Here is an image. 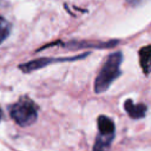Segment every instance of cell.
Here are the masks:
<instances>
[{"instance_id": "obj_1", "label": "cell", "mask_w": 151, "mask_h": 151, "mask_svg": "<svg viewBox=\"0 0 151 151\" xmlns=\"http://www.w3.org/2000/svg\"><path fill=\"white\" fill-rule=\"evenodd\" d=\"M123 61V53L120 51L111 53L105 63L103 64L96 80H94V92L103 93L105 92L111 84L122 74L120 65Z\"/></svg>"}, {"instance_id": "obj_2", "label": "cell", "mask_w": 151, "mask_h": 151, "mask_svg": "<svg viewBox=\"0 0 151 151\" xmlns=\"http://www.w3.org/2000/svg\"><path fill=\"white\" fill-rule=\"evenodd\" d=\"M8 111L14 122L20 126H28L38 118V107L28 97H21L8 107Z\"/></svg>"}, {"instance_id": "obj_3", "label": "cell", "mask_w": 151, "mask_h": 151, "mask_svg": "<svg viewBox=\"0 0 151 151\" xmlns=\"http://www.w3.org/2000/svg\"><path fill=\"white\" fill-rule=\"evenodd\" d=\"M86 55H88V52L87 53H84V54H80V55H76V57H70V58H39V59H34V60H31L28 63H24V64H20L19 65V68L24 72V73H29V72H33L35 70H39V68H42L52 63H61V61H73V60H78V59H83L85 58Z\"/></svg>"}, {"instance_id": "obj_4", "label": "cell", "mask_w": 151, "mask_h": 151, "mask_svg": "<svg viewBox=\"0 0 151 151\" xmlns=\"http://www.w3.org/2000/svg\"><path fill=\"white\" fill-rule=\"evenodd\" d=\"M119 41L118 40H111V41H106V42H88V41H70L67 44H65L64 46L67 48H72V50H78V48H109L112 47L114 45H117Z\"/></svg>"}, {"instance_id": "obj_5", "label": "cell", "mask_w": 151, "mask_h": 151, "mask_svg": "<svg viewBox=\"0 0 151 151\" xmlns=\"http://www.w3.org/2000/svg\"><path fill=\"white\" fill-rule=\"evenodd\" d=\"M124 109L126 113L132 118V119H140L144 118L147 111L146 105L144 104H134L131 99H126L124 103Z\"/></svg>"}, {"instance_id": "obj_6", "label": "cell", "mask_w": 151, "mask_h": 151, "mask_svg": "<svg viewBox=\"0 0 151 151\" xmlns=\"http://www.w3.org/2000/svg\"><path fill=\"white\" fill-rule=\"evenodd\" d=\"M97 124H98V133L99 134H104V136H114V123L111 118L106 117V116H99L97 119Z\"/></svg>"}, {"instance_id": "obj_7", "label": "cell", "mask_w": 151, "mask_h": 151, "mask_svg": "<svg viewBox=\"0 0 151 151\" xmlns=\"http://www.w3.org/2000/svg\"><path fill=\"white\" fill-rule=\"evenodd\" d=\"M139 64L144 74H151V45L143 46L139 50Z\"/></svg>"}, {"instance_id": "obj_8", "label": "cell", "mask_w": 151, "mask_h": 151, "mask_svg": "<svg viewBox=\"0 0 151 151\" xmlns=\"http://www.w3.org/2000/svg\"><path fill=\"white\" fill-rule=\"evenodd\" d=\"M113 138L114 136H104L98 133L93 145V151H109Z\"/></svg>"}, {"instance_id": "obj_9", "label": "cell", "mask_w": 151, "mask_h": 151, "mask_svg": "<svg viewBox=\"0 0 151 151\" xmlns=\"http://www.w3.org/2000/svg\"><path fill=\"white\" fill-rule=\"evenodd\" d=\"M11 33V24L0 15V44H2Z\"/></svg>"}, {"instance_id": "obj_10", "label": "cell", "mask_w": 151, "mask_h": 151, "mask_svg": "<svg viewBox=\"0 0 151 151\" xmlns=\"http://www.w3.org/2000/svg\"><path fill=\"white\" fill-rule=\"evenodd\" d=\"M130 6H139L143 5L144 2H146L147 0H125Z\"/></svg>"}, {"instance_id": "obj_11", "label": "cell", "mask_w": 151, "mask_h": 151, "mask_svg": "<svg viewBox=\"0 0 151 151\" xmlns=\"http://www.w3.org/2000/svg\"><path fill=\"white\" fill-rule=\"evenodd\" d=\"M1 118H2V110L0 109V120H1Z\"/></svg>"}]
</instances>
